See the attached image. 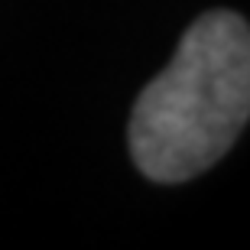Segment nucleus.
Returning a JSON list of instances; mask_svg holds the SVG:
<instances>
[{
    "label": "nucleus",
    "mask_w": 250,
    "mask_h": 250,
    "mask_svg": "<svg viewBox=\"0 0 250 250\" xmlns=\"http://www.w3.org/2000/svg\"><path fill=\"white\" fill-rule=\"evenodd\" d=\"M250 121V26L231 10L195 20L172 62L143 88L130 153L143 176L186 182L234 146Z\"/></svg>",
    "instance_id": "obj_1"
}]
</instances>
